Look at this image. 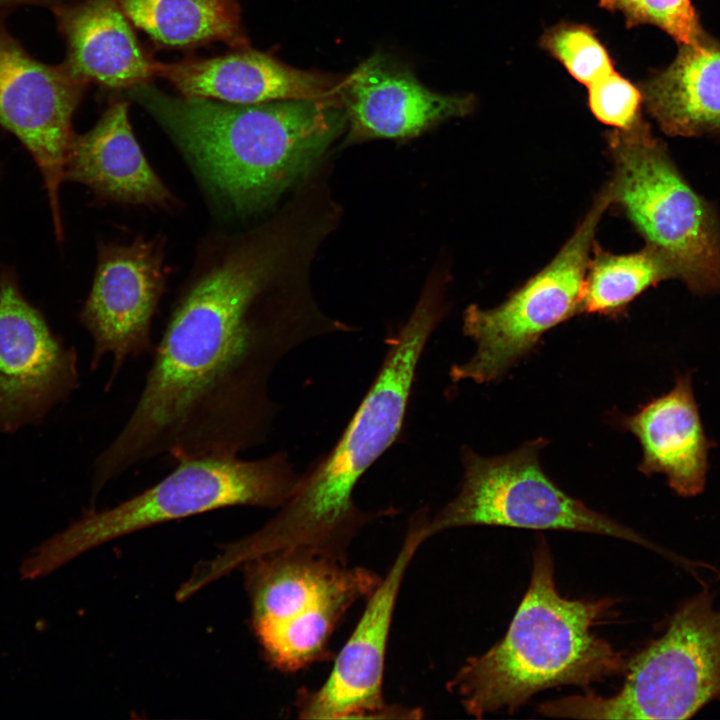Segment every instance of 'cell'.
<instances>
[{
	"instance_id": "obj_7",
	"label": "cell",
	"mask_w": 720,
	"mask_h": 720,
	"mask_svg": "<svg viewBox=\"0 0 720 720\" xmlns=\"http://www.w3.org/2000/svg\"><path fill=\"white\" fill-rule=\"evenodd\" d=\"M612 163L608 181L617 206L693 290L720 289V226L708 204L690 187L664 145L642 120L606 134Z\"/></svg>"
},
{
	"instance_id": "obj_10",
	"label": "cell",
	"mask_w": 720,
	"mask_h": 720,
	"mask_svg": "<svg viewBox=\"0 0 720 720\" xmlns=\"http://www.w3.org/2000/svg\"><path fill=\"white\" fill-rule=\"evenodd\" d=\"M611 207L607 184L554 258L499 305L472 304L463 332L476 344L474 355L451 367L454 382L488 383L530 353L550 329L579 314L583 284L599 223Z\"/></svg>"
},
{
	"instance_id": "obj_13",
	"label": "cell",
	"mask_w": 720,
	"mask_h": 720,
	"mask_svg": "<svg viewBox=\"0 0 720 720\" xmlns=\"http://www.w3.org/2000/svg\"><path fill=\"white\" fill-rule=\"evenodd\" d=\"M165 287L160 240L135 239L99 250L91 291L80 311L93 347L91 369L111 356L107 389L129 359L153 352L152 319Z\"/></svg>"
},
{
	"instance_id": "obj_1",
	"label": "cell",
	"mask_w": 720,
	"mask_h": 720,
	"mask_svg": "<svg viewBox=\"0 0 720 720\" xmlns=\"http://www.w3.org/2000/svg\"><path fill=\"white\" fill-rule=\"evenodd\" d=\"M286 244L280 231L240 244L177 302L135 406L94 461L95 491L160 456L239 455L263 444L279 411L269 381L280 361L311 339L352 330L305 303L268 297Z\"/></svg>"
},
{
	"instance_id": "obj_19",
	"label": "cell",
	"mask_w": 720,
	"mask_h": 720,
	"mask_svg": "<svg viewBox=\"0 0 720 720\" xmlns=\"http://www.w3.org/2000/svg\"><path fill=\"white\" fill-rule=\"evenodd\" d=\"M622 424L642 447L641 472L665 475L681 496L702 492L711 444L701 425L689 375L679 376L670 392L624 417Z\"/></svg>"
},
{
	"instance_id": "obj_25",
	"label": "cell",
	"mask_w": 720,
	"mask_h": 720,
	"mask_svg": "<svg viewBox=\"0 0 720 720\" xmlns=\"http://www.w3.org/2000/svg\"><path fill=\"white\" fill-rule=\"evenodd\" d=\"M642 101L641 90L616 71L588 86L592 114L613 129L627 130L640 123Z\"/></svg>"
},
{
	"instance_id": "obj_22",
	"label": "cell",
	"mask_w": 720,
	"mask_h": 720,
	"mask_svg": "<svg viewBox=\"0 0 720 720\" xmlns=\"http://www.w3.org/2000/svg\"><path fill=\"white\" fill-rule=\"evenodd\" d=\"M670 278H677L674 267L650 246L633 253L615 254L595 243L579 313L615 317L646 289Z\"/></svg>"
},
{
	"instance_id": "obj_11",
	"label": "cell",
	"mask_w": 720,
	"mask_h": 720,
	"mask_svg": "<svg viewBox=\"0 0 720 720\" xmlns=\"http://www.w3.org/2000/svg\"><path fill=\"white\" fill-rule=\"evenodd\" d=\"M425 508L409 519L407 533L392 565L366 598L350 636L334 656L325 681L296 693L299 719H420L417 707L391 704L384 697L387 646L397 599L408 567L421 544Z\"/></svg>"
},
{
	"instance_id": "obj_4",
	"label": "cell",
	"mask_w": 720,
	"mask_h": 720,
	"mask_svg": "<svg viewBox=\"0 0 720 720\" xmlns=\"http://www.w3.org/2000/svg\"><path fill=\"white\" fill-rule=\"evenodd\" d=\"M611 599H568L558 592L544 538L533 553L529 587L505 636L485 653L466 659L447 682L466 713L483 718L513 713L533 695L562 685L588 688L625 671L626 663L593 627Z\"/></svg>"
},
{
	"instance_id": "obj_17",
	"label": "cell",
	"mask_w": 720,
	"mask_h": 720,
	"mask_svg": "<svg viewBox=\"0 0 720 720\" xmlns=\"http://www.w3.org/2000/svg\"><path fill=\"white\" fill-rule=\"evenodd\" d=\"M64 179L87 186L104 201L165 209L176 203L144 156L124 100H114L92 129L74 134L66 155Z\"/></svg>"
},
{
	"instance_id": "obj_6",
	"label": "cell",
	"mask_w": 720,
	"mask_h": 720,
	"mask_svg": "<svg viewBox=\"0 0 720 720\" xmlns=\"http://www.w3.org/2000/svg\"><path fill=\"white\" fill-rule=\"evenodd\" d=\"M242 567L265 659L288 674L333 659V633L382 580L369 568L309 548L272 552Z\"/></svg>"
},
{
	"instance_id": "obj_9",
	"label": "cell",
	"mask_w": 720,
	"mask_h": 720,
	"mask_svg": "<svg viewBox=\"0 0 720 720\" xmlns=\"http://www.w3.org/2000/svg\"><path fill=\"white\" fill-rule=\"evenodd\" d=\"M547 443L544 438L534 439L495 457L463 447L459 492L432 517L427 512V538L452 528L488 525L586 532L656 549L638 533L559 488L540 465L539 454Z\"/></svg>"
},
{
	"instance_id": "obj_23",
	"label": "cell",
	"mask_w": 720,
	"mask_h": 720,
	"mask_svg": "<svg viewBox=\"0 0 720 720\" xmlns=\"http://www.w3.org/2000/svg\"><path fill=\"white\" fill-rule=\"evenodd\" d=\"M540 45L587 87L615 71L606 47L586 25L557 24L544 32Z\"/></svg>"
},
{
	"instance_id": "obj_8",
	"label": "cell",
	"mask_w": 720,
	"mask_h": 720,
	"mask_svg": "<svg viewBox=\"0 0 720 720\" xmlns=\"http://www.w3.org/2000/svg\"><path fill=\"white\" fill-rule=\"evenodd\" d=\"M621 689L543 703L551 717L687 719L720 698V609L706 589L684 601L665 632L626 663Z\"/></svg>"
},
{
	"instance_id": "obj_16",
	"label": "cell",
	"mask_w": 720,
	"mask_h": 720,
	"mask_svg": "<svg viewBox=\"0 0 720 720\" xmlns=\"http://www.w3.org/2000/svg\"><path fill=\"white\" fill-rule=\"evenodd\" d=\"M155 75L182 96L237 104L291 99L342 104L340 86L345 76L294 68L250 47L213 58L157 62Z\"/></svg>"
},
{
	"instance_id": "obj_21",
	"label": "cell",
	"mask_w": 720,
	"mask_h": 720,
	"mask_svg": "<svg viewBox=\"0 0 720 720\" xmlns=\"http://www.w3.org/2000/svg\"><path fill=\"white\" fill-rule=\"evenodd\" d=\"M126 17L155 42L174 48L221 41L248 47L236 0H118Z\"/></svg>"
},
{
	"instance_id": "obj_5",
	"label": "cell",
	"mask_w": 720,
	"mask_h": 720,
	"mask_svg": "<svg viewBox=\"0 0 720 720\" xmlns=\"http://www.w3.org/2000/svg\"><path fill=\"white\" fill-rule=\"evenodd\" d=\"M163 479L101 511H90L40 545L22 564L24 579L42 577L82 553L139 530L233 506L278 509L299 480L285 451L181 459Z\"/></svg>"
},
{
	"instance_id": "obj_15",
	"label": "cell",
	"mask_w": 720,
	"mask_h": 720,
	"mask_svg": "<svg viewBox=\"0 0 720 720\" xmlns=\"http://www.w3.org/2000/svg\"><path fill=\"white\" fill-rule=\"evenodd\" d=\"M347 114L345 144L408 140L475 108L472 95H450L423 85L408 65L382 51L362 61L340 86Z\"/></svg>"
},
{
	"instance_id": "obj_3",
	"label": "cell",
	"mask_w": 720,
	"mask_h": 720,
	"mask_svg": "<svg viewBox=\"0 0 720 720\" xmlns=\"http://www.w3.org/2000/svg\"><path fill=\"white\" fill-rule=\"evenodd\" d=\"M235 210L258 212L302 179L347 128L341 103L237 104L173 97L144 82L126 89Z\"/></svg>"
},
{
	"instance_id": "obj_2",
	"label": "cell",
	"mask_w": 720,
	"mask_h": 720,
	"mask_svg": "<svg viewBox=\"0 0 720 720\" xmlns=\"http://www.w3.org/2000/svg\"><path fill=\"white\" fill-rule=\"evenodd\" d=\"M444 313L440 289L426 286L408 320L390 337L376 377L332 449L300 473L293 493L269 521L225 546L231 566L291 548L348 560V549L364 526L398 513L393 507L361 509L354 490L399 438L420 358Z\"/></svg>"
},
{
	"instance_id": "obj_24",
	"label": "cell",
	"mask_w": 720,
	"mask_h": 720,
	"mask_svg": "<svg viewBox=\"0 0 720 720\" xmlns=\"http://www.w3.org/2000/svg\"><path fill=\"white\" fill-rule=\"evenodd\" d=\"M609 11L620 12L626 25L659 27L681 46H696L706 40L690 0H598Z\"/></svg>"
},
{
	"instance_id": "obj_20",
	"label": "cell",
	"mask_w": 720,
	"mask_h": 720,
	"mask_svg": "<svg viewBox=\"0 0 720 720\" xmlns=\"http://www.w3.org/2000/svg\"><path fill=\"white\" fill-rule=\"evenodd\" d=\"M650 115L665 133L720 132V46L704 40L681 46L674 61L642 88Z\"/></svg>"
},
{
	"instance_id": "obj_14",
	"label": "cell",
	"mask_w": 720,
	"mask_h": 720,
	"mask_svg": "<svg viewBox=\"0 0 720 720\" xmlns=\"http://www.w3.org/2000/svg\"><path fill=\"white\" fill-rule=\"evenodd\" d=\"M77 354L54 335L20 292L0 276V430L38 422L78 386Z\"/></svg>"
},
{
	"instance_id": "obj_12",
	"label": "cell",
	"mask_w": 720,
	"mask_h": 720,
	"mask_svg": "<svg viewBox=\"0 0 720 720\" xmlns=\"http://www.w3.org/2000/svg\"><path fill=\"white\" fill-rule=\"evenodd\" d=\"M0 10V125L28 149L44 179L56 234L62 235L59 186L74 136L72 118L88 83L64 65L33 57L9 31Z\"/></svg>"
},
{
	"instance_id": "obj_18",
	"label": "cell",
	"mask_w": 720,
	"mask_h": 720,
	"mask_svg": "<svg viewBox=\"0 0 720 720\" xmlns=\"http://www.w3.org/2000/svg\"><path fill=\"white\" fill-rule=\"evenodd\" d=\"M76 77L128 89L155 77L157 61L139 44L118 0H60L51 9Z\"/></svg>"
}]
</instances>
